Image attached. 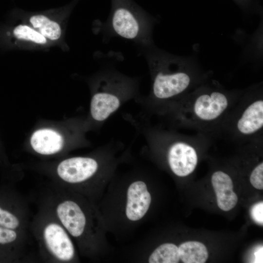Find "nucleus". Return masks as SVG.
Returning a JSON list of instances; mask_svg holds the SVG:
<instances>
[{
  "mask_svg": "<svg viewBox=\"0 0 263 263\" xmlns=\"http://www.w3.org/2000/svg\"><path fill=\"white\" fill-rule=\"evenodd\" d=\"M125 118L145 141L144 150L152 156L163 158L175 176L186 177L195 169L201 150L211 143L212 138L196 133L186 135L174 129L154 125L144 115H125Z\"/></svg>",
  "mask_w": 263,
  "mask_h": 263,
  "instance_id": "1",
  "label": "nucleus"
},
{
  "mask_svg": "<svg viewBox=\"0 0 263 263\" xmlns=\"http://www.w3.org/2000/svg\"><path fill=\"white\" fill-rule=\"evenodd\" d=\"M238 96L218 89L201 88L189 93L157 116L164 119L169 128L193 130L212 138L219 135Z\"/></svg>",
  "mask_w": 263,
  "mask_h": 263,
  "instance_id": "2",
  "label": "nucleus"
},
{
  "mask_svg": "<svg viewBox=\"0 0 263 263\" xmlns=\"http://www.w3.org/2000/svg\"><path fill=\"white\" fill-rule=\"evenodd\" d=\"M119 142L104 145L97 157L76 156L66 159L56 169L59 178L69 190L80 193L95 204L113 179L126 152Z\"/></svg>",
  "mask_w": 263,
  "mask_h": 263,
  "instance_id": "3",
  "label": "nucleus"
},
{
  "mask_svg": "<svg viewBox=\"0 0 263 263\" xmlns=\"http://www.w3.org/2000/svg\"><path fill=\"white\" fill-rule=\"evenodd\" d=\"M54 206V216L76 242L82 253L93 257L107 251V230L94 203L69 190Z\"/></svg>",
  "mask_w": 263,
  "mask_h": 263,
  "instance_id": "4",
  "label": "nucleus"
},
{
  "mask_svg": "<svg viewBox=\"0 0 263 263\" xmlns=\"http://www.w3.org/2000/svg\"><path fill=\"white\" fill-rule=\"evenodd\" d=\"M117 186L103 197V207H97L107 230H125L143 222L152 203L144 174L126 175Z\"/></svg>",
  "mask_w": 263,
  "mask_h": 263,
  "instance_id": "5",
  "label": "nucleus"
},
{
  "mask_svg": "<svg viewBox=\"0 0 263 263\" xmlns=\"http://www.w3.org/2000/svg\"><path fill=\"white\" fill-rule=\"evenodd\" d=\"M139 49L148 61L152 84L149 94L136 101L148 115L157 116L189 94L192 75L172 59L155 56L145 47Z\"/></svg>",
  "mask_w": 263,
  "mask_h": 263,
  "instance_id": "6",
  "label": "nucleus"
},
{
  "mask_svg": "<svg viewBox=\"0 0 263 263\" xmlns=\"http://www.w3.org/2000/svg\"><path fill=\"white\" fill-rule=\"evenodd\" d=\"M140 80L112 67L104 68L99 74L91 98L90 113L98 124L104 122L125 103L140 96Z\"/></svg>",
  "mask_w": 263,
  "mask_h": 263,
  "instance_id": "7",
  "label": "nucleus"
},
{
  "mask_svg": "<svg viewBox=\"0 0 263 263\" xmlns=\"http://www.w3.org/2000/svg\"><path fill=\"white\" fill-rule=\"evenodd\" d=\"M263 98L261 94L240 97L225 119L219 135L238 144L263 139Z\"/></svg>",
  "mask_w": 263,
  "mask_h": 263,
  "instance_id": "8",
  "label": "nucleus"
},
{
  "mask_svg": "<svg viewBox=\"0 0 263 263\" xmlns=\"http://www.w3.org/2000/svg\"><path fill=\"white\" fill-rule=\"evenodd\" d=\"M103 32L134 42L139 48L150 44V23L144 12L130 0H113V8Z\"/></svg>",
  "mask_w": 263,
  "mask_h": 263,
  "instance_id": "9",
  "label": "nucleus"
},
{
  "mask_svg": "<svg viewBox=\"0 0 263 263\" xmlns=\"http://www.w3.org/2000/svg\"><path fill=\"white\" fill-rule=\"evenodd\" d=\"M54 217L44 220L39 228L38 238L41 246L46 254L54 261L75 262L78 258L73 240Z\"/></svg>",
  "mask_w": 263,
  "mask_h": 263,
  "instance_id": "10",
  "label": "nucleus"
},
{
  "mask_svg": "<svg viewBox=\"0 0 263 263\" xmlns=\"http://www.w3.org/2000/svg\"><path fill=\"white\" fill-rule=\"evenodd\" d=\"M211 181L218 207L225 211L232 209L237 203L238 197L233 190V183L230 176L224 171L216 170L212 173Z\"/></svg>",
  "mask_w": 263,
  "mask_h": 263,
  "instance_id": "11",
  "label": "nucleus"
},
{
  "mask_svg": "<svg viewBox=\"0 0 263 263\" xmlns=\"http://www.w3.org/2000/svg\"><path fill=\"white\" fill-rule=\"evenodd\" d=\"M30 142L34 150L43 155L59 152L64 144L62 136L57 132L49 129H40L34 132Z\"/></svg>",
  "mask_w": 263,
  "mask_h": 263,
  "instance_id": "12",
  "label": "nucleus"
},
{
  "mask_svg": "<svg viewBox=\"0 0 263 263\" xmlns=\"http://www.w3.org/2000/svg\"><path fill=\"white\" fill-rule=\"evenodd\" d=\"M180 260L184 263H204L208 258L206 246L197 241L182 243L178 246Z\"/></svg>",
  "mask_w": 263,
  "mask_h": 263,
  "instance_id": "13",
  "label": "nucleus"
},
{
  "mask_svg": "<svg viewBox=\"0 0 263 263\" xmlns=\"http://www.w3.org/2000/svg\"><path fill=\"white\" fill-rule=\"evenodd\" d=\"M29 22L32 27L50 40H58L61 35L60 25L47 17L42 15L32 16Z\"/></svg>",
  "mask_w": 263,
  "mask_h": 263,
  "instance_id": "14",
  "label": "nucleus"
},
{
  "mask_svg": "<svg viewBox=\"0 0 263 263\" xmlns=\"http://www.w3.org/2000/svg\"><path fill=\"white\" fill-rule=\"evenodd\" d=\"M149 263H178L180 257L178 246L171 243L161 244L147 257Z\"/></svg>",
  "mask_w": 263,
  "mask_h": 263,
  "instance_id": "15",
  "label": "nucleus"
},
{
  "mask_svg": "<svg viewBox=\"0 0 263 263\" xmlns=\"http://www.w3.org/2000/svg\"><path fill=\"white\" fill-rule=\"evenodd\" d=\"M13 35L17 39L35 44H45L47 42V39L44 36L32 27L26 25L16 26L13 30Z\"/></svg>",
  "mask_w": 263,
  "mask_h": 263,
  "instance_id": "16",
  "label": "nucleus"
},
{
  "mask_svg": "<svg viewBox=\"0 0 263 263\" xmlns=\"http://www.w3.org/2000/svg\"><path fill=\"white\" fill-rule=\"evenodd\" d=\"M249 181L255 188L263 189V163L259 164L252 171L249 176Z\"/></svg>",
  "mask_w": 263,
  "mask_h": 263,
  "instance_id": "17",
  "label": "nucleus"
},
{
  "mask_svg": "<svg viewBox=\"0 0 263 263\" xmlns=\"http://www.w3.org/2000/svg\"><path fill=\"white\" fill-rule=\"evenodd\" d=\"M251 216L257 224H263V203L260 202L254 205L251 208Z\"/></svg>",
  "mask_w": 263,
  "mask_h": 263,
  "instance_id": "18",
  "label": "nucleus"
},
{
  "mask_svg": "<svg viewBox=\"0 0 263 263\" xmlns=\"http://www.w3.org/2000/svg\"><path fill=\"white\" fill-rule=\"evenodd\" d=\"M255 263H263V246L255 252Z\"/></svg>",
  "mask_w": 263,
  "mask_h": 263,
  "instance_id": "19",
  "label": "nucleus"
}]
</instances>
